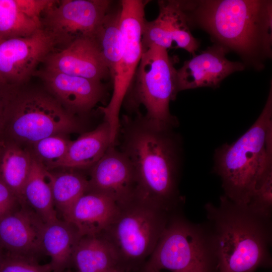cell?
<instances>
[{"label":"cell","mask_w":272,"mask_h":272,"mask_svg":"<svg viewBox=\"0 0 272 272\" xmlns=\"http://www.w3.org/2000/svg\"><path fill=\"white\" fill-rule=\"evenodd\" d=\"M121 122V151L136 176L135 200L169 213L180 209L178 147L171 128L160 127L141 114L125 115Z\"/></svg>","instance_id":"obj_1"},{"label":"cell","mask_w":272,"mask_h":272,"mask_svg":"<svg viewBox=\"0 0 272 272\" xmlns=\"http://www.w3.org/2000/svg\"><path fill=\"white\" fill-rule=\"evenodd\" d=\"M190 28L198 26L216 43L257 69L271 56L272 1H180Z\"/></svg>","instance_id":"obj_2"},{"label":"cell","mask_w":272,"mask_h":272,"mask_svg":"<svg viewBox=\"0 0 272 272\" xmlns=\"http://www.w3.org/2000/svg\"><path fill=\"white\" fill-rule=\"evenodd\" d=\"M216 248L219 272H254L271 265L272 217L226 196L204 207Z\"/></svg>","instance_id":"obj_3"},{"label":"cell","mask_w":272,"mask_h":272,"mask_svg":"<svg viewBox=\"0 0 272 272\" xmlns=\"http://www.w3.org/2000/svg\"><path fill=\"white\" fill-rule=\"evenodd\" d=\"M215 171L224 195L247 204L254 192L272 179V86L265 106L254 124L237 141L216 152Z\"/></svg>","instance_id":"obj_4"},{"label":"cell","mask_w":272,"mask_h":272,"mask_svg":"<svg viewBox=\"0 0 272 272\" xmlns=\"http://www.w3.org/2000/svg\"><path fill=\"white\" fill-rule=\"evenodd\" d=\"M170 214L167 225L142 272H219L214 239L207 223L189 221L180 211Z\"/></svg>","instance_id":"obj_5"},{"label":"cell","mask_w":272,"mask_h":272,"mask_svg":"<svg viewBox=\"0 0 272 272\" xmlns=\"http://www.w3.org/2000/svg\"><path fill=\"white\" fill-rule=\"evenodd\" d=\"M171 213L137 200L119 207L113 221L99 235L114 249L121 270L139 267L149 258Z\"/></svg>","instance_id":"obj_6"},{"label":"cell","mask_w":272,"mask_h":272,"mask_svg":"<svg viewBox=\"0 0 272 272\" xmlns=\"http://www.w3.org/2000/svg\"><path fill=\"white\" fill-rule=\"evenodd\" d=\"M4 121L9 119L11 130L18 139L36 143L79 127L72 113L54 97L42 93H4Z\"/></svg>","instance_id":"obj_7"},{"label":"cell","mask_w":272,"mask_h":272,"mask_svg":"<svg viewBox=\"0 0 272 272\" xmlns=\"http://www.w3.org/2000/svg\"><path fill=\"white\" fill-rule=\"evenodd\" d=\"M120 3L121 55L111 76L113 79L112 97L105 107L99 108L104 115V121L110 125L112 144L115 143L119 131L121 105L135 75L143 52L142 35L146 20L145 1L122 0Z\"/></svg>","instance_id":"obj_8"},{"label":"cell","mask_w":272,"mask_h":272,"mask_svg":"<svg viewBox=\"0 0 272 272\" xmlns=\"http://www.w3.org/2000/svg\"><path fill=\"white\" fill-rule=\"evenodd\" d=\"M135 92L154 124L171 128L176 123L169 104L178 93L177 70L168 50L153 45L143 50L135 75Z\"/></svg>","instance_id":"obj_9"},{"label":"cell","mask_w":272,"mask_h":272,"mask_svg":"<svg viewBox=\"0 0 272 272\" xmlns=\"http://www.w3.org/2000/svg\"><path fill=\"white\" fill-rule=\"evenodd\" d=\"M109 0L51 1L41 17V29L60 50L76 39L94 37L112 7Z\"/></svg>","instance_id":"obj_10"},{"label":"cell","mask_w":272,"mask_h":272,"mask_svg":"<svg viewBox=\"0 0 272 272\" xmlns=\"http://www.w3.org/2000/svg\"><path fill=\"white\" fill-rule=\"evenodd\" d=\"M53 50L42 29L28 37L0 40V91L16 90L25 83Z\"/></svg>","instance_id":"obj_11"},{"label":"cell","mask_w":272,"mask_h":272,"mask_svg":"<svg viewBox=\"0 0 272 272\" xmlns=\"http://www.w3.org/2000/svg\"><path fill=\"white\" fill-rule=\"evenodd\" d=\"M88 190L106 195L119 207L135 200L137 179L134 168L126 155L111 145L92 167Z\"/></svg>","instance_id":"obj_12"},{"label":"cell","mask_w":272,"mask_h":272,"mask_svg":"<svg viewBox=\"0 0 272 272\" xmlns=\"http://www.w3.org/2000/svg\"><path fill=\"white\" fill-rule=\"evenodd\" d=\"M159 12L152 21L146 20L143 30V50L155 45L168 50L174 46L193 55L199 46V41L190 31L187 17L180 1H158Z\"/></svg>","instance_id":"obj_13"},{"label":"cell","mask_w":272,"mask_h":272,"mask_svg":"<svg viewBox=\"0 0 272 272\" xmlns=\"http://www.w3.org/2000/svg\"><path fill=\"white\" fill-rule=\"evenodd\" d=\"M229 50L215 43L185 61L177 70L178 92L199 87L215 88L231 74L245 69L244 63L228 59Z\"/></svg>","instance_id":"obj_14"},{"label":"cell","mask_w":272,"mask_h":272,"mask_svg":"<svg viewBox=\"0 0 272 272\" xmlns=\"http://www.w3.org/2000/svg\"><path fill=\"white\" fill-rule=\"evenodd\" d=\"M44 70L102 82L110 76L94 37L76 39L65 48L50 53Z\"/></svg>","instance_id":"obj_15"},{"label":"cell","mask_w":272,"mask_h":272,"mask_svg":"<svg viewBox=\"0 0 272 272\" xmlns=\"http://www.w3.org/2000/svg\"><path fill=\"white\" fill-rule=\"evenodd\" d=\"M45 224L30 207L21 205L0 219V244L10 254L36 258L43 252L41 238Z\"/></svg>","instance_id":"obj_16"},{"label":"cell","mask_w":272,"mask_h":272,"mask_svg":"<svg viewBox=\"0 0 272 272\" xmlns=\"http://www.w3.org/2000/svg\"><path fill=\"white\" fill-rule=\"evenodd\" d=\"M50 92L71 113L86 112L104 97L102 82L44 70L37 72Z\"/></svg>","instance_id":"obj_17"},{"label":"cell","mask_w":272,"mask_h":272,"mask_svg":"<svg viewBox=\"0 0 272 272\" xmlns=\"http://www.w3.org/2000/svg\"><path fill=\"white\" fill-rule=\"evenodd\" d=\"M119 207L102 193L87 190L63 220L72 224L81 237L100 235L116 216Z\"/></svg>","instance_id":"obj_18"},{"label":"cell","mask_w":272,"mask_h":272,"mask_svg":"<svg viewBox=\"0 0 272 272\" xmlns=\"http://www.w3.org/2000/svg\"><path fill=\"white\" fill-rule=\"evenodd\" d=\"M50 0H0V40L32 35Z\"/></svg>","instance_id":"obj_19"},{"label":"cell","mask_w":272,"mask_h":272,"mask_svg":"<svg viewBox=\"0 0 272 272\" xmlns=\"http://www.w3.org/2000/svg\"><path fill=\"white\" fill-rule=\"evenodd\" d=\"M82 237L71 223L57 219L45 223L42 234L43 252L50 256L52 272H63L72 262L75 248Z\"/></svg>","instance_id":"obj_20"},{"label":"cell","mask_w":272,"mask_h":272,"mask_svg":"<svg viewBox=\"0 0 272 272\" xmlns=\"http://www.w3.org/2000/svg\"><path fill=\"white\" fill-rule=\"evenodd\" d=\"M111 142V130L106 121L94 129L71 141L66 155L59 167L84 168L93 167L105 154Z\"/></svg>","instance_id":"obj_21"},{"label":"cell","mask_w":272,"mask_h":272,"mask_svg":"<svg viewBox=\"0 0 272 272\" xmlns=\"http://www.w3.org/2000/svg\"><path fill=\"white\" fill-rule=\"evenodd\" d=\"M72 262L79 272H112L121 270L114 249L100 235L82 237L74 250Z\"/></svg>","instance_id":"obj_22"},{"label":"cell","mask_w":272,"mask_h":272,"mask_svg":"<svg viewBox=\"0 0 272 272\" xmlns=\"http://www.w3.org/2000/svg\"><path fill=\"white\" fill-rule=\"evenodd\" d=\"M49 172L39 161L33 159L23 190L24 203L33 210L45 223L58 219L53 203Z\"/></svg>","instance_id":"obj_23"},{"label":"cell","mask_w":272,"mask_h":272,"mask_svg":"<svg viewBox=\"0 0 272 272\" xmlns=\"http://www.w3.org/2000/svg\"><path fill=\"white\" fill-rule=\"evenodd\" d=\"M111 8L105 16L94 36L110 76L119 61L122 47L120 3L116 10H111Z\"/></svg>","instance_id":"obj_24"},{"label":"cell","mask_w":272,"mask_h":272,"mask_svg":"<svg viewBox=\"0 0 272 272\" xmlns=\"http://www.w3.org/2000/svg\"><path fill=\"white\" fill-rule=\"evenodd\" d=\"M32 158L20 148L12 146L4 153L0 165V179L11 189L21 205L24 185L29 174Z\"/></svg>","instance_id":"obj_25"},{"label":"cell","mask_w":272,"mask_h":272,"mask_svg":"<svg viewBox=\"0 0 272 272\" xmlns=\"http://www.w3.org/2000/svg\"><path fill=\"white\" fill-rule=\"evenodd\" d=\"M49 179L55 208L63 219L75 202L88 190V180L74 172L57 174L49 172Z\"/></svg>","instance_id":"obj_26"},{"label":"cell","mask_w":272,"mask_h":272,"mask_svg":"<svg viewBox=\"0 0 272 272\" xmlns=\"http://www.w3.org/2000/svg\"><path fill=\"white\" fill-rule=\"evenodd\" d=\"M71 142L58 134L44 138L34 144L40 158L52 167H57L64 160Z\"/></svg>","instance_id":"obj_27"},{"label":"cell","mask_w":272,"mask_h":272,"mask_svg":"<svg viewBox=\"0 0 272 272\" xmlns=\"http://www.w3.org/2000/svg\"><path fill=\"white\" fill-rule=\"evenodd\" d=\"M50 263L42 264L36 258L9 253L0 262V272H52Z\"/></svg>","instance_id":"obj_28"},{"label":"cell","mask_w":272,"mask_h":272,"mask_svg":"<svg viewBox=\"0 0 272 272\" xmlns=\"http://www.w3.org/2000/svg\"><path fill=\"white\" fill-rule=\"evenodd\" d=\"M21 205L11 189L0 179V219L11 213Z\"/></svg>","instance_id":"obj_29"},{"label":"cell","mask_w":272,"mask_h":272,"mask_svg":"<svg viewBox=\"0 0 272 272\" xmlns=\"http://www.w3.org/2000/svg\"><path fill=\"white\" fill-rule=\"evenodd\" d=\"M5 103L3 93L0 91V125L4 122Z\"/></svg>","instance_id":"obj_30"},{"label":"cell","mask_w":272,"mask_h":272,"mask_svg":"<svg viewBox=\"0 0 272 272\" xmlns=\"http://www.w3.org/2000/svg\"><path fill=\"white\" fill-rule=\"evenodd\" d=\"M112 272H126L124 270H120V269H117V270H115Z\"/></svg>","instance_id":"obj_31"},{"label":"cell","mask_w":272,"mask_h":272,"mask_svg":"<svg viewBox=\"0 0 272 272\" xmlns=\"http://www.w3.org/2000/svg\"><path fill=\"white\" fill-rule=\"evenodd\" d=\"M3 257V256L2 255V254L1 253V250H0V262H1Z\"/></svg>","instance_id":"obj_32"},{"label":"cell","mask_w":272,"mask_h":272,"mask_svg":"<svg viewBox=\"0 0 272 272\" xmlns=\"http://www.w3.org/2000/svg\"><path fill=\"white\" fill-rule=\"evenodd\" d=\"M143 272H161V271L154 270V271H143Z\"/></svg>","instance_id":"obj_33"},{"label":"cell","mask_w":272,"mask_h":272,"mask_svg":"<svg viewBox=\"0 0 272 272\" xmlns=\"http://www.w3.org/2000/svg\"><path fill=\"white\" fill-rule=\"evenodd\" d=\"M63 272H79V271H63Z\"/></svg>","instance_id":"obj_34"}]
</instances>
